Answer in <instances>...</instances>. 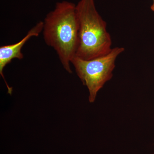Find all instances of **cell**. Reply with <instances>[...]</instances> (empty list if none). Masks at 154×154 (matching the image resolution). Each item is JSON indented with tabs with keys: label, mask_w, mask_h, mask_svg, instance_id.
Masks as SVG:
<instances>
[{
	"label": "cell",
	"mask_w": 154,
	"mask_h": 154,
	"mask_svg": "<svg viewBox=\"0 0 154 154\" xmlns=\"http://www.w3.org/2000/svg\"><path fill=\"white\" fill-rule=\"evenodd\" d=\"M79 29L76 5L67 1L56 3L54 10L43 21L45 42L55 51L64 68L69 73L78 48Z\"/></svg>",
	"instance_id": "cell-1"
},
{
	"label": "cell",
	"mask_w": 154,
	"mask_h": 154,
	"mask_svg": "<svg viewBox=\"0 0 154 154\" xmlns=\"http://www.w3.org/2000/svg\"><path fill=\"white\" fill-rule=\"evenodd\" d=\"M79 42L75 56L90 60L106 55L112 49L107 24L96 9L94 0H81L76 5Z\"/></svg>",
	"instance_id": "cell-2"
},
{
	"label": "cell",
	"mask_w": 154,
	"mask_h": 154,
	"mask_svg": "<svg viewBox=\"0 0 154 154\" xmlns=\"http://www.w3.org/2000/svg\"><path fill=\"white\" fill-rule=\"evenodd\" d=\"M124 50L123 47L113 48L106 55L93 59L85 60L75 56L72 60L77 75L88 88L90 103L95 102L99 91L112 79L116 59Z\"/></svg>",
	"instance_id": "cell-3"
},
{
	"label": "cell",
	"mask_w": 154,
	"mask_h": 154,
	"mask_svg": "<svg viewBox=\"0 0 154 154\" xmlns=\"http://www.w3.org/2000/svg\"><path fill=\"white\" fill-rule=\"evenodd\" d=\"M43 22L40 21L31 28L28 33L20 41L15 44L2 45L0 47V74L5 81L8 89V93L12 94L13 89L8 85L3 74L5 67L14 59L22 60L24 55L22 52V47L27 41L33 37H37L43 30Z\"/></svg>",
	"instance_id": "cell-4"
},
{
	"label": "cell",
	"mask_w": 154,
	"mask_h": 154,
	"mask_svg": "<svg viewBox=\"0 0 154 154\" xmlns=\"http://www.w3.org/2000/svg\"><path fill=\"white\" fill-rule=\"evenodd\" d=\"M151 9L152 11L154 12V0H153V3L151 7Z\"/></svg>",
	"instance_id": "cell-5"
},
{
	"label": "cell",
	"mask_w": 154,
	"mask_h": 154,
	"mask_svg": "<svg viewBox=\"0 0 154 154\" xmlns=\"http://www.w3.org/2000/svg\"><path fill=\"white\" fill-rule=\"evenodd\" d=\"M154 154V153H153V154Z\"/></svg>",
	"instance_id": "cell-6"
}]
</instances>
